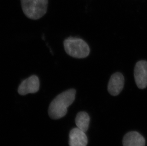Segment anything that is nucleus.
<instances>
[{
	"mask_svg": "<svg viewBox=\"0 0 147 146\" xmlns=\"http://www.w3.org/2000/svg\"><path fill=\"white\" fill-rule=\"evenodd\" d=\"M135 81L138 88L143 89L147 87V61H139L134 70Z\"/></svg>",
	"mask_w": 147,
	"mask_h": 146,
	"instance_id": "20e7f679",
	"label": "nucleus"
},
{
	"mask_svg": "<svg viewBox=\"0 0 147 146\" xmlns=\"http://www.w3.org/2000/svg\"><path fill=\"white\" fill-rule=\"evenodd\" d=\"M24 14L27 18L37 20L46 14L48 0H21Z\"/></svg>",
	"mask_w": 147,
	"mask_h": 146,
	"instance_id": "7ed1b4c3",
	"label": "nucleus"
},
{
	"mask_svg": "<svg viewBox=\"0 0 147 146\" xmlns=\"http://www.w3.org/2000/svg\"><path fill=\"white\" fill-rule=\"evenodd\" d=\"M125 80L123 74L119 72L114 73L111 76L108 85V91L111 95L117 96L122 91Z\"/></svg>",
	"mask_w": 147,
	"mask_h": 146,
	"instance_id": "423d86ee",
	"label": "nucleus"
},
{
	"mask_svg": "<svg viewBox=\"0 0 147 146\" xmlns=\"http://www.w3.org/2000/svg\"><path fill=\"white\" fill-rule=\"evenodd\" d=\"M90 118L87 113L81 112L77 115L75 119V123L78 128L84 132L87 131L89 128Z\"/></svg>",
	"mask_w": 147,
	"mask_h": 146,
	"instance_id": "1a4fd4ad",
	"label": "nucleus"
},
{
	"mask_svg": "<svg viewBox=\"0 0 147 146\" xmlns=\"http://www.w3.org/2000/svg\"><path fill=\"white\" fill-rule=\"evenodd\" d=\"M76 91L70 89L57 95L49 105L48 113L53 119L58 120L65 116L68 108L75 100Z\"/></svg>",
	"mask_w": 147,
	"mask_h": 146,
	"instance_id": "f257e3e1",
	"label": "nucleus"
},
{
	"mask_svg": "<svg viewBox=\"0 0 147 146\" xmlns=\"http://www.w3.org/2000/svg\"><path fill=\"white\" fill-rule=\"evenodd\" d=\"M88 138L85 132L78 128L71 130L69 134V146H87Z\"/></svg>",
	"mask_w": 147,
	"mask_h": 146,
	"instance_id": "0eeeda50",
	"label": "nucleus"
},
{
	"mask_svg": "<svg viewBox=\"0 0 147 146\" xmlns=\"http://www.w3.org/2000/svg\"><path fill=\"white\" fill-rule=\"evenodd\" d=\"M39 89V78L36 75H32L21 82L18 87V92L20 95H25L28 94L36 93Z\"/></svg>",
	"mask_w": 147,
	"mask_h": 146,
	"instance_id": "39448f33",
	"label": "nucleus"
},
{
	"mask_svg": "<svg viewBox=\"0 0 147 146\" xmlns=\"http://www.w3.org/2000/svg\"><path fill=\"white\" fill-rule=\"evenodd\" d=\"M63 45L67 54L74 58H86L90 53L89 45L80 38L72 37L67 38L64 40Z\"/></svg>",
	"mask_w": 147,
	"mask_h": 146,
	"instance_id": "f03ea898",
	"label": "nucleus"
},
{
	"mask_svg": "<svg viewBox=\"0 0 147 146\" xmlns=\"http://www.w3.org/2000/svg\"><path fill=\"white\" fill-rule=\"evenodd\" d=\"M123 146H145V139L139 132H128L123 139Z\"/></svg>",
	"mask_w": 147,
	"mask_h": 146,
	"instance_id": "6e6552de",
	"label": "nucleus"
}]
</instances>
